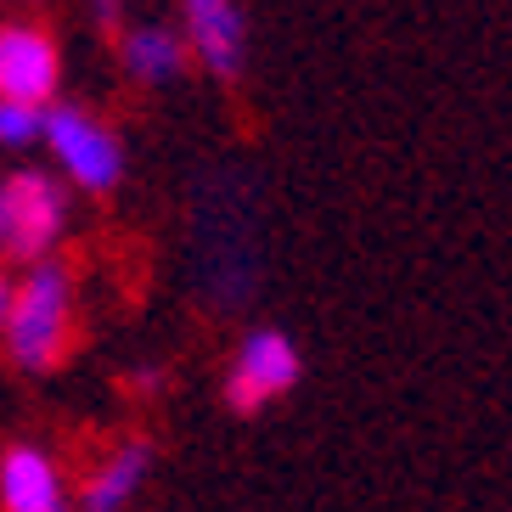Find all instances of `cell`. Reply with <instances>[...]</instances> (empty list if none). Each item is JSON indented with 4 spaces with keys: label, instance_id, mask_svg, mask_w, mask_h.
<instances>
[{
    "label": "cell",
    "instance_id": "1",
    "mask_svg": "<svg viewBox=\"0 0 512 512\" xmlns=\"http://www.w3.org/2000/svg\"><path fill=\"white\" fill-rule=\"evenodd\" d=\"M68 316H74V287L62 265H34V276L17 287L12 321H6V344L12 361L29 372H46L68 344Z\"/></svg>",
    "mask_w": 512,
    "mask_h": 512
},
{
    "label": "cell",
    "instance_id": "2",
    "mask_svg": "<svg viewBox=\"0 0 512 512\" xmlns=\"http://www.w3.org/2000/svg\"><path fill=\"white\" fill-rule=\"evenodd\" d=\"M0 220H6L0 226V248L6 254L40 259L62 237V226H68V197H62V186L51 175L17 169V175L0 181Z\"/></svg>",
    "mask_w": 512,
    "mask_h": 512
},
{
    "label": "cell",
    "instance_id": "3",
    "mask_svg": "<svg viewBox=\"0 0 512 512\" xmlns=\"http://www.w3.org/2000/svg\"><path fill=\"white\" fill-rule=\"evenodd\" d=\"M299 377H304L299 344L276 327H254L237 344V361H231V372H226V406L242 411V417H254V411H265L271 400H282Z\"/></svg>",
    "mask_w": 512,
    "mask_h": 512
},
{
    "label": "cell",
    "instance_id": "4",
    "mask_svg": "<svg viewBox=\"0 0 512 512\" xmlns=\"http://www.w3.org/2000/svg\"><path fill=\"white\" fill-rule=\"evenodd\" d=\"M46 141H51V152H57V164L68 169L85 192H113V186H119L124 147L107 124L91 119V113H79V107H51Z\"/></svg>",
    "mask_w": 512,
    "mask_h": 512
},
{
    "label": "cell",
    "instance_id": "5",
    "mask_svg": "<svg viewBox=\"0 0 512 512\" xmlns=\"http://www.w3.org/2000/svg\"><path fill=\"white\" fill-rule=\"evenodd\" d=\"M186 46L214 79H237L248 62V23L237 0H181Z\"/></svg>",
    "mask_w": 512,
    "mask_h": 512
},
{
    "label": "cell",
    "instance_id": "6",
    "mask_svg": "<svg viewBox=\"0 0 512 512\" xmlns=\"http://www.w3.org/2000/svg\"><path fill=\"white\" fill-rule=\"evenodd\" d=\"M57 91V46L40 29H0V102L40 107Z\"/></svg>",
    "mask_w": 512,
    "mask_h": 512
},
{
    "label": "cell",
    "instance_id": "7",
    "mask_svg": "<svg viewBox=\"0 0 512 512\" xmlns=\"http://www.w3.org/2000/svg\"><path fill=\"white\" fill-rule=\"evenodd\" d=\"M0 507L6 512H62V479L46 451L12 445L0 456Z\"/></svg>",
    "mask_w": 512,
    "mask_h": 512
},
{
    "label": "cell",
    "instance_id": "8",
    "mask_svg": "<svg viewBox=\"0 0 512 512\" xmlns=\"http://www.w3.org/2000/svg\"><path fill=\"white\" fill-rule=\"evenodd\" d=\"M147 467H152V445H147V439L119 445V451H113L91 479H85V512H124V507H130V496L141 490V479H147Z\"/></svg>",
    "mask_w": 512,
    "mask_h": 512
},
{
    "label": "cell",
    "instance_id": "9",
    "mask_svg": "<svg viewBox=\"0 0 512 512\" xmlns=\"http://www.w3.org/2000/svg\"><path fill=\"white\" fill-rule=\"evenodd\" d=\"M119 57H124V68H130V79H141V85H169V79L186 74V40L175 29H164V23L130 29Z\"/></svg>",
    "mask_w": 512,
    "mask_h": 512
},
{
    "label": "cell",
    "instance_id": "10",
    "mask_svg": "<svg viewBox=\"0 0 512 512\" xmlns=\"http://www.w3.org/2000/svg\"><path fill=\"white\" fill-rule=\"evenodd\" d=\"M46 136V113L23 102H0V147H29Z\"/></svg>",
    "mask_w": 512,
    "mask_h": 512
},
{
    "label": "cell",
    "instance_id": "11",
    "mask_svg": "<svg viewBox=\"0 0 512 512\" xmlns=\"http://www.w3.org/2000/svg\"><path fill=\"white\" fill-rule=\"evenodd\" d=\"M12 304H17V287L6 282V271H0V327L12 321Z\"/></svg>",
    "mask_w": 512,
    "mask_h": 512
},
{
    "label": "cell",
    "instance_id": "12",
    "mask_svg": "<svg viewBox=\"0 0 512 512\" xmlns=\"http://www.w3.org/2000/svg\"><path fill=\"white\" fill-rule=\"evenodd\" d=\"M0 226H6V220H0Z\"/></svg>",
    "mask_w": 512,
    "mask_h": 512
}]
</instances>
